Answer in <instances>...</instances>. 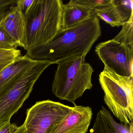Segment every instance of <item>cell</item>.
I'll list each match as a JSON object with an SVG mask.
<instances>
[{"label":"cell","mask_w":133,"mask_h":133,"mask_svg":"<svg viewBox=\"0 0 133 133\" xmlns=\"http://www.w3.org/2000/svg\"><path fill=\"white\" fill-rule=\"evenodd\" d=\"M99 19L92 17L80 24L61 29L50 41L27 50L35 60H48L57 64L70 57L85 56L102 35Z\"/></svg>","instance_id":"obj_1"},{"label":"cell","mask_w":133,"mask_h":133,"mask_svg":"<svg viewBox=\"0 0 133 133\" xmlns=\"http://www.w3.org/2000/svg\"><path fill=\"white\" fill-rule=\"evenodd\" d=\"M63 4L61 0H34L24 15L26 51L47 43L61 29Z\"/></svg>","instance_id":"obj_2"},{"label":"cell","mask_w":133,"mask_h":133,"mask_svg":"<svg viewBox=\"0 0 133 133\" xmlns=\"http://www.w3.org/2000/svg\"><path fill=\"white\" fill-rule=\"evenodd\" d=\"M85 56L73 57L59 61L52 84V91L56 97L74 105L76 99L93 87L94 70L85 62Z\"/></svg>","instance_id":"obj_3"},{"label":"cell","mask_w":133,"mask_h":133,"mask_svg":"<svg viewBox=\"0 0 133 133\" xmlns=\"http://www.w3.org/2000/svg\"><path fill=\"white\" fill-rule=\"evenodd\" d=\"M133 78L118 75L105 67L99 77L110 112L128 126L133 123Z\"/></svg>","instance_id":"obj_4"},{"label":"cell","mask_w":133,"mask_h":133,"mask_svg":"<svg viewBox=\"0 0 133 133\" xmlns=\"http://www.w3.org/2000/svg\"><path fill=\"white\" fill-rule=\"evenodd\" d=\"M55 64L49 61H39L0 91V126L10 121L12 116L28 98L35 83L43 72L49 66Z\"/></svg>","instance_id":"obj_5"},{"label":"cell","mask_w":133,"mask_h":133,"mask_svg":"<svg viewBox=\"0 0 133 133\" xmlns=\"http://www.w3.org/2000/svg\"><path fill=\"white\" fill-rule=\"evenodd\" d=\"M72 107L50 100L37 102L28 109L21 133H46L59 122Z\"/></svg>","instance_id":"obj_6"},{"label":"cell","mask_w":133,"mask_h":133,"mask_svg":"<svg viewBox=\"0 0 133 133\" xmlns=\"http://www.w3.org/2000/svg\"><path fill=\"white\" fill-rule=\"evenodd\" d=\"M95 51L105 67L120 76L133 77V48L112 39L99 43Z\"/></svg>","instance_id":"obj_7"},{"label":"cell","mask_w":133,"mask_h":133,"mask_svg":"<svg viewBox=\"0 0 133 133\" xmlns=\"http://www.w3.org/2000/svg\"><path fill=\"white\" fill-rule=\"evenodd\" d=\"M92 115L89 106L75 105L59 122L50 127L46 133H86Z\"/></svg>","instance_id":"obj_8"},{"label":"cell","mask_w":133,"mask_h":133,"mask_svg":"<svg viewBox=\"0 0 133 133\" xmlns=\"http://www.w3.org/2000/svg\"><path fill=\"white\" fill-rule=\"evenodd\" d=\"M0 27L9 35L18 46H26L25 20L16 4L0 21Z\"/></svg>","instance_id":"obj_9"},{"label":"cell","mask_w":133,"mask_h":133,"mask_svg":"<svg viewBox=\"0 0 133 133\" xmlns=\"http://www.w3.org/2000/svg\"><path fill=\"white\" fill-rule=\"evenodd\" d=\"M92 9L89 6L71 0L63 4L61 17V29H66L75 27L91 17Z\"/></svg>","instance_id":"obj_10"},{"label":"cell","mask_w":133,"mask_h":133,"mask_svg":"<svg viewBox=\"0 0 133 133\" xmlns=\"http://www.w3.org/2000/svg\"><path fill=\"white\" fill-rule=\"evenodd\" d=\"M133 123L128 126L117 123L103 106L99 110L89 133H133Z\"/></svg>","instance_id":"obj_11"},{"label":"cell","mask_w":133,"mask_h":133,"mask_svg":"<svg viewBox=\"0 0 133 133\" xmlns=\"http://www.w3.org/2000/svg\"><path fill=\"white\" fill-rule=\"evenodd\" d=\"M38 61L32 59L26 55L17 57L0 72V91L35 65Z\"/></svg>","instance_id":"obj_12"},{"label":"cell","mask_w":133,"mask_h":133,"mask_svg":"<svg viewBox=\"0 0 133 133\" xmlns=\"http://www.w3.org/2000/svg\"><path fill=\"white\" fill-rule=\"evenodd\" d=\"M97 17L112 27L118 28L125 23L111 2L107 6L92 9L91 17Z\"/></svg>","instance_id":"obj_13"},{"label":"cell","mask_w":133,"mask_h":133,"mask_svg":"<svg viewBox=\"0 0 133 133\" xmlns=\"http://www.w3.org/2000/svg\"><path fill=\"white\" fill-rule=\"evenodd\" d=\"M122 27L120 32L113 39L133 48V15Z\"/></svg>","instance_id":"obj_14"},{"label":"cell","mask_w":133,"mask_h":133,"mask_svg":"<svg viewBox=\"0 0 133 133\" xmlns=\"http://www.w3.org/2000/svg\"><path fill=\"white\" fill-rule=\"evenodd\" d=\"M111 3L115 6L124 22L128 21L133 15L132 0H112Z\"/></svg>","instance_id":"obj_15"},{"label":"cell","mask_w":133,"mask_h":133,"mask_svg":"<svg viewBox=\"0 0 133 133\" xmlns=\"http://www.w3.org/2000/svg\"><path fill=\"white\" fill-rule=\"evenodd\" d=\"M21 56V50L17 49L12 50L0 49V72L17 57Z\"/></svg>","instance_id":"obj_16"},{"label":"cell","mask_w":133,"mask_h":133,"mask_svg":"<svg viewBox=\"0 0 133 133\" xmlns=\"http://www.w3.org/2000/svg\"><path fill=\"white\" fill-rule=\"evenodd\" d=\"M18 47L9 35L0 27V49L12 50Z\"/></svg>","instance_id":"obj_17"},{"label":"cell","mask_w":133,"mask_h":133,"mask_svg":"<svg viewBox=\"0 0 133 133\" xmlns=\"http://www.w3.org/2000/svg\"><path fill=\"white\" fill-rule=\"evenodd\" d=\"M23 129V124L18 127L9 121L0 126V133H21Z\"/></svg>","instance_id":"obj_18"},{"label":"cell","mask_w":133,"mask_h":133,"mask_svg":"<svg viewBox=\"0 0 133 133\" xmlns=\"http://www.w3.org/2000/svg\"><path fill=\"white\" fill-rule=\"evenodd\" d=\"M112 0H76L77 3L89 6L92 9L110 4Z\"/></svg>","instance_id":"obj_19"},{"label":"cell","mask_w":133,"mask_h":133,"mask_svg":"<svg viewBox=\"0 0 133 133\" xmlns=\"http://www.w3.org/2000/svg\"><path fill=\"white\" fill-rule=\"evenodd\" d=\"M33 2L34 0H17V5L24 15L31 8Z\"/></svg>","instance_id":"obj_20"}]
</instances>
